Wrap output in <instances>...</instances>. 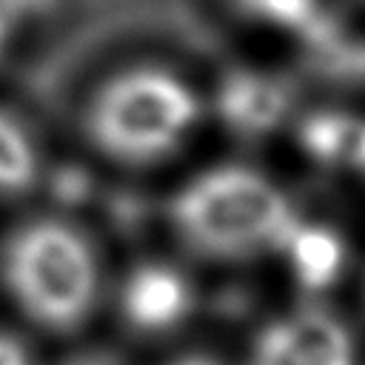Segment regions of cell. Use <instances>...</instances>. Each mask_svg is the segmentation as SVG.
<instances>
[{"mask_svg": "<svg viewBox=\"0 0 365 365\" xmlns=\"http://www.w3.org/2000/svg\"><path fill=\"white\" fill-rule=\"evenodd\" d=\"M37 177V148L29 131L0 111V194H20Z\"/></svg>", "mask_w": 365, "mask_h": 365, "instance_id": "obj_8", "label": "cell"}, {"mask_svg": "<svg viewBox=\"0 0 365 365\" xmlns=\"http://www.w3.org/2000/svg\"><path fill=\"white\" fill-rule=\"evenodd\" d=\"M171 220L197 254L240 259L279 248L299 217L265 174L245 165H217L177 191Z\"/></svg>", "mask_w": 365, "mask_h": 365, "instance_id": "obj_1", "label": "cell"}, {"mask_svg": "<svg viewBox=\"0 0 365 365\" xmlns=\"http://www.w3.org/2000/svg\"><path fill=\"white\" fill-rule=\"evenodd\" d=\"M197 114V94L182 77L140 66L103 83L88 106V131L114 160L154 163L185 140Z\"/></svg>", "mask_w": 365, "mask_h": 365, "instance_id": "obj_2", "label": "cell"}, {"mask_svg": "<svg viewBox=\"0 0 365 365\" xmlns=\"http://www.w3.org/2000/svg\"><path fill=\"white\" fill-rule=\"evenodd\" d=\"M279 251L285 254L294 277L305 288H314V291L331 285L345 262L342 240L331 228L317 225V222H302V220L291 225Z\"/></svg>", "mask_w": 365, "mask_h": 365, "instance_id": "obj_6", "label": "cell"}, {"mask_svg": "<svg viewBox=\"0 0 365 365\" xmlns=\"http://www.w3.org/2000/svg\"><path fill=\"white\" fill-rule=\"evenodd\" d=\"M3 279L34 322L68 331L91 311L100 271L91 245L71 225L34 220L9 237Z\"/></svg>", "mask_w": 365, "mask_h": 365, "instance_id": "obj_3", "label": "cell"}, {"mask_svg": "<svg viewBox=\"0 0 365 365\" xmlns=\"http://www.w3.org/2000/svg\"><path fill=\"white\" fill-rule=\"evenodd\" d=\"M191 305V288L180 271L163 262L140 265L123 285V314L143 331H165L177 325Z\"/></svg>", "mask_w": 365, "mask_h": 365, "instance_id": "obj_5", "label": "cell"}, {"mask_svg": "<svg viewBox=\"0 0 365 365\" xmlns=\"http://www.w3.org/2000/svg\"><path fill=\"white\" fill-rule=\"evenodd\" d=\"M174 365H217V362H211L208 356H182V359H177Z\"/></svg>", "mask_w": 365, "mask_h": 365, "instance_id": "obj_11", "label": "cell"}, {"mask_svg": "<svg viewBox=\"0 0 365 365\" xmlns=\"http://www.w3.org/2000/svg\"><path fill=\"white\" fill-rule=\"evenodd\" d=\"M245 14L285 29H302L317 17V0H234Z\"/></svg>", "mask_w": 365, "mask_h": 365, "instance_id": "obj_9", "label": "cell"}, {"mask_svg": "<svg viewBox=\"0 0 365 365\" xmlns=\"http://www.w3.org/2000/svg\"><path fill=\"white\" fill-rule=\"evenodd\" d=\"M0 365H31L26 345L6 331H0Z\"/></svg>", "mask_w": 365, "mask_h": 365, "instance_id": "obj_10", "label": "cell"}, {"mask_svg": "<svg viewBox=\"0 0 365 365\" xmlns=\"http://www.w3.org/2000/svg\"><path fill=\"white\" fill-rule=\"evenodd\" d=\"M356 351L342 319L322 308H299L268 322L248 365H354Z\"/></svg>", "mask_w": 365, "mask_h": 365, "instance_id": "obj_4", "label": "cell"}, {"mask_svg": "<svg viewBox=\"0 0 365 365\" xmlns=\"http://www.w3.org/2000/svg\"><path fill=\"white\" fill-rule=\"evenodd\" d=\"M279 108H282L279 88L262 77L237 74L222 88V111L245 128H259L271 123L279 114Z\"/></svg>", "mask_w": 365, "mask_h": 365, "instance_id": "obj_7", "label": "cell"}, {"mask_svg": "<svg viewBox=\"0 0 365 365\" xmlns=\"http://www.w3.org/2000/svg\"><path fill=\"white\" fill-rule=\"evenodd\" d=\"M6 37H9V17H6V11H3V6H0V51H3V46H6Z\"/></svg>", "mask_w": 365, "mask_h": 365, "instance_id": "obj_12", "label": "cell"}]
</instances>
